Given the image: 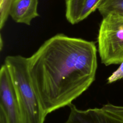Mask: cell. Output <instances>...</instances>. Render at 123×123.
Listing matches in <instances>:
<instances>
[{
  "mask_svg": "<svg viewBox=\"0 0 123 123\" xmlns=\"http://www.w3.org/2000/svg\"><path fill=\"white\" fill-rule=\"evenodd\" d=\"M97 52L93 41L58 34L27 58L33 87L47 114L68 106L93 83Z\"/></svg>",
  "mask_w": 123,
  "mask_h": 123,
  "instance_id": "1",
  "label": "cell"
},
{
  "mask_svg": "<svg viewBox=\"0 0 123 123\" xmlns=\"http://www.w3.org/2000/svg\"><path fill=\"white\" fill-rule=\"evenodd\" d=\"M4 63L10 72L19 107L21 123H44L47 115L33 87L27 58L8 56Z\"/></svg>",
  "mask_w": 123,
  "mask_h": 123,
  "instance_id": "2",
  "label": "cell"
},
{
  "mask_svg": "<svg viewBox=\"0 0 123 123\" xmlns=\"http://www.w3.org/2000/svg\"><path fill=\"white\" fill-rule=\"evenodd\" d=\"M98 43L99 55L104 65L123 62V15L110 13L103 17Z\"/></svg>",
  "mask_w": 123,
  "mask_h": 123,
  "instance_id": "3",
  "label": "cell"
},
{
  "mask_svg": "<svg viewBox=\"0 0 123 123\" xmlns=\"http://www.w3.org/2000/svg\"><path fill=\"white\" fill-rule=\"evenodd\" d=\"M0 123H21L16 92L4 63L0 70Z\"/></svg>",
  "mask_w": 123,
  "mask_h": 123,
  "instance_id": "4",
  "label": "cell"
},
{
  "mask_svg": "<svg viewBox=\"0 0 123 123\" xmlns=\"http://www.w3.org/2000/svg\"><path fill=\"white\" fill-rule=\"evenodd\" d=\"M70 113L64 123H123V120L112 114L103 106L79 110L71 103Z\"/></svg>",
  "mask_w": 123,
  "mask_h": 123,
  "instance_id": "5",
  "label": "cell"
},
{
  "mask_svg": "<svg viewBox=\"0 0 123 123\" xmlns=\"http://www.w3.org/2000/svg\"><path fill=\"white\" fill-rule=\"evenodd\" d=\"M38 0H15L12 5L10 15L16 23L30 25L32 20L39 16Z\"/></svg>",
  "mask_w": 123,
  "mask_h": 123,
  "instance_id": "6",
  "label": "cell"
},
{
  "mask_svg": "<svg viewBox=\"0 0 123 123\" xmlns=\"http://www.w3.org/2000/svg\"><path fill=\"white\" fill-rule=\"evenodd\" d=\"M98 10L103 17L110 13L123 15V0H104Z\"/></svg>",
  "mask_w": 123,
  "mask_h": 123,
  "instance_id": "7",
  "label": "cell"
},
{
  "mask_svg": "<svg viewBox=\"0 0 123 123\" xmlns=\"http://www.w3.org/2000/svg\"><path fill=\"white\" fill-rule=\"evenodd\" d=\"M104 0H84L81 7L78 23L86 19L92 12L98 9Z\"/></svg>",
  "mask_w": 123,
  "mask_h": 123,
  "instance_id": "8",
  "label": "cell"
},
{
  "mask_svg": "<svg viewBox=\"0 0 123 123\" xmlns=\"http://www.w3.org/2000/svg\"><path fill=\"white\" fill-rule=\"evenodd\" d=\"M15 0H0V28L4 26L9 16L12 4Z\"/></svg>",
  "mask_w": 123,
  "mask_h": 123,
  "instance_id": "9",
  "label": "cell"
},
{
  "mask_svg": "<svg viewBox=\"0 0 123 123\" xmlns=\"http://www.w3.org/2000/svg\"><path fill=\"white\" fill-rule=\"evenodd\" d=\"M103 107L112 114L123 120V106H116L111 103H107Z\"/></svg>",
  "mask_w": 123,
  "mask_h": 123,
  "instance_id": "10",
  "label": "cell"
},
{
  "mask_svg": "<svg viewBox=\"0 0 123 123\" xmlns=\"http://www.w3.org/2000/svg\"><path fill=\"white\" fill-rule=\"evenodd\" d=\"M122 79H123V62L120 64L118 68L108 78L107 82L110 84Z\"/></svg>",
  "mask_w": 123,
  "mask_h": 123,
  "instance_id": "11",
  "label": "cell"
},
{
  "mask_svg": "<svg viewBox=\"0 0 123 123\" xmlns=\"http://www.w3.org/2000/svg\"><path fill=\"white\" fill-rule=\"evenodd\" d=\"M73 1H74L75 2H77V3H81L84 0H72Z\"/></svg>",
  "mask_w": 123,
  "mask_h": 123,
  "instance_id": "12",
  "label": "cell"
}]
</instances>
